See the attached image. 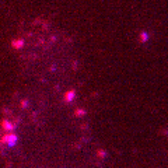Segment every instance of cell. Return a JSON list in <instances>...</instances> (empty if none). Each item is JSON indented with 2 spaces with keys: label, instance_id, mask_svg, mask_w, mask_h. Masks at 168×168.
<instances>
[{
  "label": "cell",
  "instance_id": "obj_1",
  "mask_svg": "<svg viewBox=\"0 0 168 168\" xmlns=\"http://www.w3.org/2000/svg\"><path fill=\"white\" fill-rule=\"evenodd\" d=\"M18 140V137L14 135V133H9V135H6L4 137H3V143H7V144L13 146L16 141Z\"/></svg>",
  "mask_w": 168,
  "mask_h": 168
}]
</instances>
